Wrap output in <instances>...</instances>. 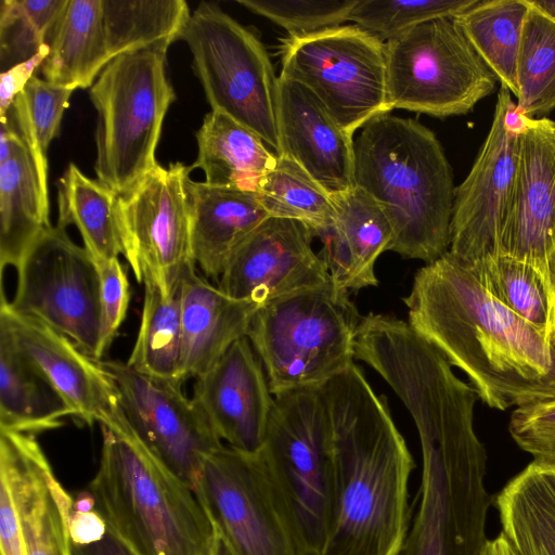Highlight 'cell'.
<instances>
[{
	"instance_id": "34",
	"label": "cell",
	"mask_w": 555,
	"mask_h": 555,
	"mask_svg": "<svg viewBox=\"0 0 555 555\" xmlns=\"http://www.w3.org/2000/svg\"><path fill=\"white\" fill-rule=\"evenodd\" d=\"M111 59L158 42L180 39L191 12L183 0H102Z\"/></svg>"
},
{
	"instance_id": "29",
	"label": "cell",
	"mask_w": 555,
	"mask_h": 555,
	"mask_svg": "<svg viewBox=\"0 0 555 555\" xmlns=\"http://www.w3.org/2000/svg\"><path fill=\"white\" fill-rule=\"evenodd\" d=\"M501 533L517 555H555V466L531 462L495 500Z\"/></svg>"
},
{
	"instance_id": "47",
	"label": "cell",
	"mask_w": 555,
	"mask_h": 555,
	"mask_svg": "<svg viewBox=\"0 0 555 555\" xmlns=\"http://www.w3.org/2000/svg\"><path fill=\"white\" fill-rule=\"evenodd\" d=\"M70 555H137L114 531L107 528L102 540L76 545L70 542Z\"/></svg>"
},
{
	"instance_id": "30",
	"label": "cell",
	"mask_w": 555,
	"mask_h": 555,
	"mask_svg": "<svg viewBox=\"0 0 555 555\" xmlns=\"http://www.w3.org/2000/svg\"><path fill=\"white\" fill-rule=\"evenodd\" d=\"M196 141L197 157L191 168L202 169L209 185L256 191L278 160L260 137L220 112L204 117Z\"/></svg>"
},
{
	"instance_id": "14",
	"label": "cell",
	"mask_w": 555,
	"mask_h": 555,
	"mask_svg": "<svg viewBox=\"0 0 555 555\" xmlns=\"http://www.w3.org/2000/svg\"><path fill=\"white\" fill-rule=\"evenodd\" d=\"M191 170L180 162L158 164L116 199L122 256L139 283L147 274L166 295L195 272L186 192Z\"/></svg>"
},
{
	"instance_id": "20",
	"label": "cell",
	"mask_w": 555,
	"mask_h": 555,
	"mask_svg": "<svg viewBox=\"0 0 555 555\" xmlns=\"http://www.w3.org/2000/svg\"><path fill=\"white\" fill-rule=\"evenodd\" d=\"M192 398L229 447L245 452L261 449L274 397L247 336L195 378Z\"/></svg>"
},
{
	"instance_id": "33",
	"label": "cell",
	"mask_w": 555,
	"mask_h": 555,
	"mask_svg": "<svg viewBox=\"0 0 555 555\" xmlns=\"http://www.w3.org/2000/svg\"><path fill=\"white\" fill-rule=\"evenodd\" d=\"M142 283L141 322L127 364L140 373L183 384L180 375V287L166 295L147 274H143Z\"/></svg>"
},
{
	"instance_id": "24",
	"label": "cell",
	"mask_w": 555,
	"mask_h": 555,
	"mask_svg": "<svg viewBox=\"0 0 555 555\" xmlns=\"http://www.w3.org/2000/svg\"><path fill=\"white\" fill-rule=\"evenodd\" d=\"M332 197L334 221L312 230L322 243L319 256L333 284L348 292L377 286L375 262L392 240L386 214L369 193L356 185Z\"/></svg>"
},
{
	"instance_id": "17",
	"label": "cell",
	"mask_w": 555,
	"mask_h": 555,
	"mask_svg": "<svg viewBox=\"0 0 555 555\" xmlns=\"http://www.w3.org/2000/svg\"><path fill=\"white\" fill-rule=\"evenodd\" d=\"M1 291L0 323L63 399L72 416L87 425L98 423L122 434L132 433L116 383L101 360L82 352L49 325L15 312Z\"/></svg>"
},
{
	"instance_id": "23",
	"label": "cell",
	"mask_w": 555,
	"mask_h": 555,
	"mask_svg": "<svg viewBox=\"0 0 555 555\" xmlns=\"http://www.w3.org/2000/svg\"><path fill=\"white\" fill-rule=\"evenodd\" d=\"M8 111L0 130V270L20 264L26 251L51 227L47 175Z\"/></svg>"
},
{
	"instance_id": "2",
	"label": "cell",
	"mask_w": 555,
	"mask_h": 555,
	"mask_svg": "<svg viewBox=\"0 0 555 555\" xmlns=\"http://www.w3.org/2000/svg\"><path fill=\"white\" fill-rule=\"evenodd\" d=\"M320 388L335 455L334 515L323 555H399L412 519L415 462L387 398L356 363Z\"/></svg>"
},
{
	"instance_id": "37",
	"label": "cell",
	"mask_w": 555,
	"mask_h": 555,
	"mask_svg": "<svg viewBox=\"0 0 555 555\" xmlns=\"http://www.w3.org/2000/svg\"><path fill=\"white\" fill-rule=\"evenodd\" d=\"M256 192L269 217L297 220L317 229L331 223L336 216L332 195L286 155L278 157Z\"/></svg>"
},
{
	"instance_id": "39",
	"label": "cell",
	"mask_w": 555,
	"mask_h": 555,
	"mask_svg": "<svg viewBox=\"0 0 555 555\" xmlns=\"http://www.w3.org/2000/svg\"><path fill=\"white\" fill-rule=\"evenodd\" d=\"M478 0H357L350 21L386 42L425 22L456 16Z\"/></svg>"
},
{
	"instance_id": "42",
	"label": "cell",
	"mask_w": 555,
	"mask_h": 555,
	"mask_svg": "<svg viewBox=\"0 0 555 555\" xmlns=\"http://www.w3.org/2000/svg\"><path fill=\"white\" fill-rule=\"evenodd\" d=\"M508 429L533 462L555 466V399L514 409Z\"/></svg>"
},
{
	"instance_id": "28",
	"label": "cell",
	"mask_w": 555,
	"mask_h": 555,
	"mask_svg": "<svg viewBox=\"0 0 555 555\" xmlns=\"http://www.w3.org/2000/svg\"><path fill=\"white\" fill-rule=\"evenodd\" d=\"M72 412L0 323V429L36 436Z\"/></svg>"
},
{
	"instance_id": "19",
	"label": "cell",
	"mask_w": 555,
	"mask_h": 555,
	"mask_svg": "<svg viewBox=\"0 0 555 555\" xmlns=\"http://www.w3.org/2000/svg\"><path fill=\"white\" fill-rule=\"evenodd\" d=\"M501 255L538 269L555 294V121L546 117L521 115Z\"/></svg>"
},
{
	"instance_id": "25",
	"label": "cell",
	"mask_w": 555,
	"mask_h": 555,
	"mask_svg": "<svg viewBox=\"0 0 555 555\" xmlns=\"http://www.w3.org/2000/svg\"><path fill=\"white\" fill-rule=\"evenodd\" d=\"M182 382L206 372L240 338L261 307L232 298L217 285L193 272L181 283Z\"/></svg>"
},
{
	"instance_id": "11",
	"label": "cell",
	"mask_w": 555,
	"mask_h": 555,
	"mask_svg": "<svg viewBox=\"0 0 555 555\" xmlns=\"http://www.w3.org/2000/svg\"><path fill=\"white\" fill-rule=\"evenodd\" d=\"M281 75L308 88L349 134L389 114L385 42L357 25L288 36Z\"/></svg>"
},
{
	"instance_id": "41",
	"label": "cell",
	"mask_w": 555,
	"mask_h": 555,
	"mask_svg": "<svg viewBox=\"0 0 555 555\" xmlns=\"http://www.w3.org/2000/svg\"><path fill=\"white\" fill-rule=\"evenodd\" d=\"M237 3L280 25L288 36H305L341 26L357 0H238Z\"/></svg>"
},
{
	"instance_id": "22",
	"label": "cell",
	"mask_w": 555,
	"mask_h": 555,
	"mask_svg": "<svg viewBox=\"0 0 555 555\" xmlns=\"http://www.w3.org/2000/svg\"><path fill=\"white\" fill-rule=\"evenodd\" d=\"M276 117L282 155L299 164L331 195L354 186L352 137L308 88L281 74Z\"/></svg>"
},
{
	"instance_id": "5",
	"label": "cell",
	"mask_w": 555,
	"mask_h": 555,
	"mask_svg": "<svg viewBox=\"0 0 555 555\" xmlns=\"http://www.w3.org/2000/svg\"><path fill=\"white\" fill-rule=\"evenodd\" d=\"M195 493L235 555H317L294 492L263 447L212 451Z\"/></svg>"
},
{
	"instance_id": "45",
	"label": "cell",
	"mask_w": 555,
	"mask_h": 555,
	"mask_svg": "<svg viewBox=\"0 0 555 555\" xmlns=\"http://www.w3.org/2000/svg\"><path fill=\"white\" fill-rule=\"evenodd\" d=\"M49 53V47L26 62L20 63L1 73L0 114L4 116L12 106L15 98L23 91L34 73L41 66Z\"/></svg>"
},
{
	"instance_id": "12",
	"label": "cell",
	"mask_w": 555,
	"mask_h": 555,
	"mask_svg": "<svg viewBox=\"0 0 555 555\" xmlns=\"http://www.w3.org/2000/svg\"><path fill=\"white\" fill-rule=\"evenodd\" d=\"M17 313L49 325L98 360L101 335L100 275L95 260L65 229L41 232L16 268Z\"/></svg>"
},
{
	"instance_id": "32",
	"label": "cell",
	"mask_w": 555,
	"mask_h": 555,
	"mask_svg": "<svg viewBox=\"0 0 555 555\" xmlns=\"http://www.w3.org/2000/svg\"><path fill=\"white\" fill-rule=\"evenodd\" d=\"M528 0H478L454 16L501 87L518 95L517 59Z\"/></svg>"
},
{
	"instance_id": "7",
	"label": "cell",
	"mask_w": 555,
	"mask_h": 555,
	"mask_svg": "<svg viewBox=\"0 0 555 555\" xmlns=\"http://www.w3.org/2000/svg\"><path fill=\"white\" fill-rule=\"evenodd\" d=\"M361 318L349 292L333 283L261 306L247 337L271 393L321 387L352 365Z\"/></svg>"
},
{
	"instance_id": "44",
	"label": "cell",
	"mask_w": 555,
	"mask_h": 555,
	"mask_svg": "<svg viewBox=\"0 0 555 555\" xmlns=\"http://www.w3.org/2000/svg\"><path fill=\"white\" fill-rule=\"evenodd\" d=\"M0 548L1 555H25L23 532L12 490L0 475Z\"/></svg>"
},
{
	"instance_id": "31",
	"label": "cell",
	"mask_w": 555,
	"mask_h": 555,
	"mask_svg": "<svg viewBox=\"0 0 555 555\" xmlns=\"http://www.w3.org/2000/svg\"><path fill=\"white\" fill-rule=\"evenodd\" d=\"M117 194L99 180H93L70 163L57 182V223L65 229L75 225L83 247L96 263L122 255L115 206Z\"/></svg>"
},
{
	"instance_id": "49",
	"label": "cell",
	"mask_w": 555,
	"mask_h": 555,
	"mask_svg": "<svg viewBox=\"0 0 555 555\" xmlns=\"http://www.w3.org/2000/svg\"><path fill=\"white\" fill-rule=\"evenodd\" d=\"M95 498L90 490L78 492L73 501L74 512H91L95 509Z\"/></svg>"
},
{
	"instance_id": "6",
	"label": "cell",
	"mask_w": 555,
	"mask_h": 555,
	"mask_svg": "<svg viewBox=\"0 0 555 555\" xmlns=\"http://www.w3.org/2000/svg\"><path fill=\"white\" fill-rule=\"evenodd\" d=\"M170 43L120 54L90 88L96 109L98 180L121 194L152 171L166 113L176 100L166 70Z\"/></svg>"
},
{
	"instance_id": "26",
	"label": "cell",
	"mask_w": 555,
	"mask_h": 555,
	"mask_svg": "<svg viewBox=\"0 0 555 555\" xmlns=\"http://www.w3.org/2000/svg\"><path fill=\"white\" fill-rule=\"evenodd\" d=\"M195 264L218 282L238 246L269 215L255 190L186 180Z\"/></svg>"
},
{
	"instance_id": "35",
	"label": "cell",
	"mask_w": 555,
	"mask_h": 555,
	"mask_svg": "<svg viewBox=\"0 0 555 555\" xmlns=\"http://www.w3.org/2000/svg\"><path fill=\"white\" fill-rule=\"evenodd\" d=\"M468 268L500 302L537 330L555 337V294L538 269L505 255Z\"/></svg>"
},
{
	"instance_id": "27",
	"label": "cell",
	"mask_w": 555,
	"mask_h": 555,
	"mask_svg": "<svg viewBox=\"0 0 555 555\" xmlns=\"http://www.w3.org/2000/svg\"><path fill=\"white\" fill-rule=\"evenodd\" d=\"M40 69L44 79L70 89L91 88L112 60L102 0H68L49 38Z\"/></svg>"
},
{
	"instance_id": "48",
	"label": "cell",
	"mask_w": 555,
	"mask_h": 555,
	"mask_svg": "<svg viewBox=\"0 0 555 555\" xmlns=\"http://www.w3.org/2000/svg\"><path fill=\"white\" fill-rule=\"evenodd\" d=\"M482 555H517V553L505 537L500 533L496 538L488 541Z\"/></svg>"
},
{
	"instance_id": "15",
	"label": "cell",
	"mask_w": 555,
	"mask_h": 555,
	"mask_svg": "<svg viewBox=\"0 0 555 555\" xmlns=\"http://www.w3.org/2000/svg\"><path fill=\"white\" fill-rule=\"evenodd\" d=\"M520 124L512 93L501 87L489 133L454 192L449 253L467 267L501 256L517 170Z\"/></svg>"
},
{
	"instance_id": "38",
	"label": "cell",
	"mask_w": 555,
	"mask_h": 555,
	"mask_svg": "<svg viewBox=\"0 0 555 555\" xmlns=\"http://www.w3.org/2000/svg\"><path fill=\"white\" fill-rule=\"evenodd\" d=\"M68 0H3L0 8L2 73L48 48Z\"/></svg>"
},
{
	"instance_id": "21",
	"label": "cell",
	"mask_w": 555,
	"mask_h": 555,
	"mask_svg": "<svg viewBox=\"0 0 555 555\" xmlns=\"http://www.w3.org/2000/svg\"><path fill=\"white\" fill-rule=\"evenodd\" d=\"M0 475L12 490L25 555H70L74 498L56 478L36 436L0 429Z\"/></svg>"
},
{
	"instance_id": "40",
	"label": "cell",
	"mask_w": 555,
	"mask_h": 555,
	"mask_svg": "<svg viewBox=\"0 0 555 555\" xmlns=\"http://www.w3.org/2000/svg\"><path fill=\"white\" fill-rule=\"evenodd\" d=\"M73 90L37 76L17 94L9 112L35 155L47 162V151L59 134Z\"/></svg>"
},
{
	"instance_id": "36",
	"label": "cell",
	"mask_w": 555,
	"mask_h": 555,
	"mask_svg": "<svg viewBox=\"0 0 555 555\" xmlns=\"http://www.w3.org/2000/svg\"><path fill=\"white\" fill-rule=\"evenodd\" d=\"M528 2L517 59L516 109L534 119L555 109V21Z\"/></svg>"
},
{
	"instance_id": "4",
	"label": "cell",
	"mask_w": 555,
	"mask_h": 555,
	"mask_svg": "<svg viewBox=\"0 0 555 555\" xmlns=\"http://www.w3.org/2000/svg\"><path fill=\"white\" fill-rule=\"evenodd\" d=\"M95 509L137 555H214L216 529L194 490L133 433L101 427Z\"/></svg>"
},
{
	"instance_id": "16",
	"label": "cell",
	"mask_w": 555,
	"mask_h": 555,
	"mask_svg": "<svg viewBox=\"0 0 555 555\" xmlns=\"http://www.w3.org/2000/svg\"><path fill=\"white\" fill-rule=\"evenodd\" d=\"M101 363L116 383L135 438L195 492L205 457L223 443L193 398L181 383L140 373L127 362Z\"/></svg>"
},
{
	"instance_id": "13",
	"label": "cell",
	"mask_w": 555,
	"mask_h": 555,
	"mask_svg": "<svg viewBox=\"0 0 555 555\" xmlns=\"http://www.w3.org/2000/svg\"><path fill=\"white\" fill-rule=\"evenodd\" d=\"M263 443L296 498L311 544L323 555L333 522L335 455L328 406L320 387L273 396Z\"/></svg>"
},
{
	"instance_id": "50",
	"label": "cell",
	"mask_w": 555,
	"mask_h": 555,
	"mask_svg": "<svg viewBox=\"0 0 555 555\" xmlns=\"http://www.w3.org/2000/svg\"><path fill=\"white\" fill-rule=\"evenodd\" d=\"M216 529V528H215ZM214 555H235L224 537L216 529Z\"/></svg>"
},
{
	"instance_id": "10",
	"label": "cell",
	"mask_w": 555,
	"mask_h": 555,
	"mask_svg": "<svg viewBox=\"0 0 555 555\" xmlns=\"http://www.w3.org/2000/svg\"><path fill=\"white\" fill-rule=\"evenodd\" d=\"M422 472L399 555H482L491 496L481 441L421 447Z\"/></svg>"
},
{
	"instance_id": "43",
	"label": "cell",
	"mask_w": 555,
	"mask_h": 555,
	"mask_svg": "<svg viewBox=\"0 0 555 555\" xmlns=\"http://www.w3.org/2000/svg\"><path fill=\"white\" fill-rule=\"evenodd\" d=\"M101 335L98 360L108 352L130 301L127 273L119 258L99 262Z\"/></svg>"
},
{
	"instance_id": "3",
	"label": "cell",
	"mask_w": 555,
	"mask_h": 555,
	"mask_svg": "<svg viewBox=\"0 0 555 555\" xmlns=\"http://www.w3.org/2000/svg\"><path fill=\"white\" fill-rule=\"evenodd\" d=\"M354 185L383 208L388 250L426 264L450 248L452 168L436 134L412 118L378 116L353 140Z\"/></svg>"
},
{
	"instance_id": "8",
	"label": "cell",
	"mask_w": 555,
	"mask_h": 555,
	"mask_svg": "<svg viewBox=\"0 0 555 555\" xmlns=\"http://www.w3.org/2000/svg\"><path fill=\"white\" fill-rule=\"evenodd\" d=\"M180 39L211 111L248 128L281 156L278 77L259 39L211 2H201L191 13Z\"/></svg>"
},
{
	"instance_id": "46",
	"label": "cell",
	"mask_w": 555,
	"mask_h": 555,
	"mask_svg": "<svg viewBox=\"0 0 555 555\" xmlns=\"http://www.w3.org/2000/svg\"><path fill=\"white\" fill-rule=\"evenodd\" d=\"M104 517L96 511L74 512L68 521L70 542L76 545H86L103 539L107 532Z\"/></svg>"
},
{
	"instance_id": "1",
	"label": "cell",
	"mask_w": 555,
	"mask_h": 555,
	"mask_svg": "<svg viewBox=\"0 0 555 555\" xmlns=\"http://www.w3.org/2000/svg\"><path fill=\"white\" fill-rule=\"evenodd\" d=\"M402 300L410 326L466 374L488 406L555 399V337L500 302L449 251L416 272Z\"/></svg>"
},
{
	"instance_id": "51",
	"label": "cell",
	"mask_w": 555,
	"mask_h": 555,
	"mask_svg": "<svg viewBox=\"0 0 555 555\" xmlns=\"http://www.w3.org/2000/svg\"><path fill=\"white\" fill-rule=\"evenodd\" d=\"M530 3L555 21V0H529Z\"/></svg>"
},
{
	"instance_id": "9",
	"label": "cell",
	"mask_w": 555,
	"mask_h": 555,
	"mask_svg": "<svg viewBox=\"0 0 555 555\" xmlns=\"http://www.w3.org/2000/svg\"><path fill=\"white\" fill-rule=\"evenodd\" d=\"M392 108L433 117L465 115L490 95L496 77L455 17L435 18L385 42Z\"/></svg>"
},
{
	"instance_id": "18",
	"label": "cell",
	"mask_w": 555,
	"mask_h": 555,
	"mask_svg": "<svg viewBox=\"0 0 555 555\" xmlns=\"http://www.w3.org/2000/svg\"><path fill=\"white\" fill-rule=\"evenodd\" d=\"M304 222L269 217L238 246L217 282L227 295L263 306L332 284Z\"/></svg>"
}]
</instances>
